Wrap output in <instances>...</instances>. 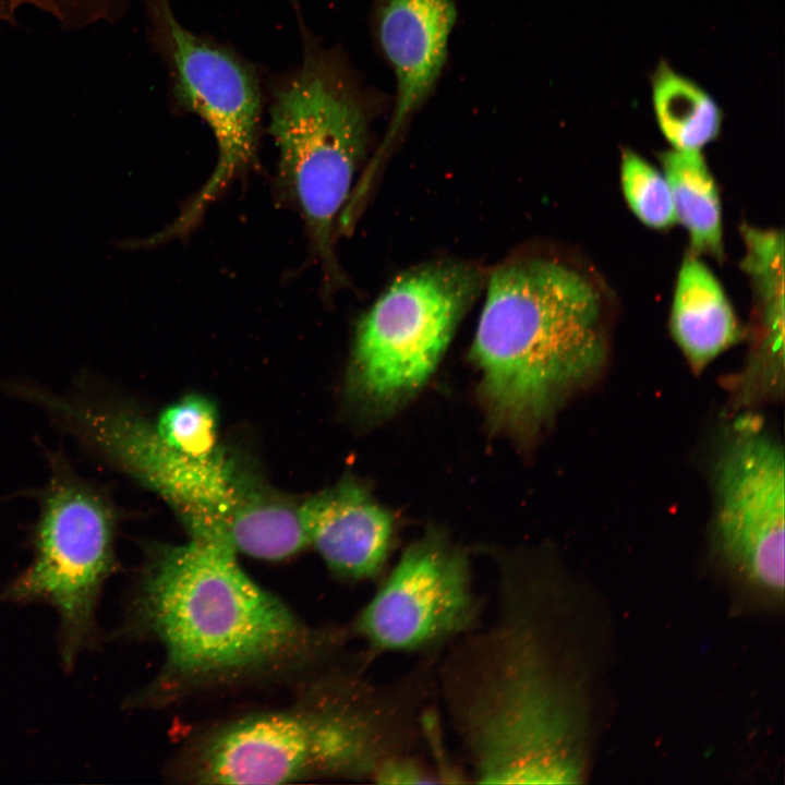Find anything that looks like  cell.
<instances>
[{"label":"cell","instance_id":"18","mask_svg":"<svg viewBox=\"0 0 785 785\" xmlns=\"http://www.w3.org/2000/svg\"><path fill=\"white\" fill-rule=\"evenodd\" d=\"M620 183L629 208L645 226L665 229L675 225L672 192L664 173L630 149L621 155Z\"/></svg>","mask_w":785,"mask_h":785},{"label":"cell","instance_id":"10","mask_svg":"<svg viewBox=\"0 0 785 785\" xmlns=\"http://www.w3.org/2000/svg\"><path fill=\"white\" fill-rule=\"evenodd\" d=\"M479 605L466 554L432 532L402 553L354 628L375 651H422L470 631Z\"/></svg>","mask_w":785,"mask_h":785},{"label":"cell","instance_id":"16","mask_svg":"<svg viewBox=\"0 0 785 785\" xmlns=\"http://www.w3.org/2000/svg\"><path fill=\"white\" fill-rule=\"evenodd\" d=\"M652 100L657 124L676 150H700L721 130L722 111L693 81L661 61L652 76Z\"/></svg>","mask_w":785,"mask_h":785},{"label":"cell","instance_id":"13","mask_svg":"<svg viewBox=\"0 0 785 785\" xmlns=\"http://www.w3.org/2000/svg\"><path fill=\"white\" fill-rule=\"evenodd\" d=\"M744 268L756 290L758 330L751 358L735 387L744 397L759 400L783 391V237L748 227L744 228Z\"/></svg>","mask_w":785,"mask_h":785},{"label":"cell","instance_id":"17","mask_svg":"<svg viewBox=\"0 0 785 785\" xmlns=\"http://www.w3.org/2000/svg\"><path fill=\"white\" fill-rule=\"evenodd\" d=\"M153 427L166 446L185 456L206 458L221 448L217 408L201 395H188L167 407Z\"/></svg>","mask_w":785,"mask_h":785},{"label":"cell","instance_id":"9","mask_svg":"<svg viewBox=\"0 0 785 785\" xmlns=\"http://www.w3.org/2000/svg\"><path fill=\"white\" fill-rule=\"evenodd\" d=\"M784 451L758 418L741 416L715 468L714 532L724 560L773 596L784 591Z\"/></svg>","mask_w":785,"mask_h":785},{"label":"cell","instance_id":"15","mask_svg":"<svg viewBox=\"0 0 785 785\" xmlns=\"http://www.w3.org/2000/svg\"><path fill=\"white\" fill-rule=\"evenodd\" d=\"M678 220L697 253L723 255L722 207L714 178L700 150L671 149L661 155Z\"/></svg>","mask_w":785,"mask_h":785},{"label":"cell","instance_id":"6","mask_svg":"<svg viewBox=\"0 0 785 785\" xmlns=\"http://www.w3.org/2000/svg\"><path fill=\"white\" fill-rule=\"evenodd\" d=\"M114 526L104 495L65 462L53 460L34 531L33 560L2 590L0 601L55 607L67 669L96 642V606L114 568Z\"/></svg>","mask_w":785,"mask_h":785},{"label":"cell","instance_id":"14","mask_svg":"<svg viewBox=\"0 0 785 785\" xmlns=\"http://www.w3.org/2000/svg\"><path fill=\"white\" fill-rule=\"evenodd\" d=\"M669 325L695 373L741 338V328L720 281L696 254L687 255L679 268Z\"/></svg>","mask_w":785,"mask_h":785},{"label":"cell","instance_id":"8","mask_svg":"<svg viewBox=\"0 0 785 785\" xmlns=\"http://www.w3.org/2000/svg\"><path fill=\"white\" fill-rule=\"evenodd\" d=\"M161 44L171 64L174 95L213 131L218 161L193 201L157 241L185 232L256 150L261 90L253 71L234 55L183 27L167 0H149Z\"/></svg>","mask_w":785,"mask_h":785},{"label":"cell","instance_id":"12","mask_svg":"<svg viewBox=\"0 0 785 785\" xmlns=\"http://www.w3.org/2000/svg\"><path fill=\"white\" fill-rule=\"evenodd\" d=\"M299 516L309 544L335 575L362 581L382 571L392 545L394 518L355 481L343 480L306 498Z\"/></svg>","mask_w":785,"mask_h":785},{"label":"cell","instance_id":"2","mask_svg":"<svg viewBox=\"0 0 785 785\" xmlns=\"http://www.w3.org/2000/svg\"><path fill=\"white\" fill-rule=\"evenodd\" d=\"M129 623L164 647L165 677L193 684L277 667L304 654L311 640L234 553L194 539L150 551Z\"/></svg>","mask_w":785,"mask_h":785},{"label":"cell","instance_id":"3","mask_svg":"<svg viewBox=\"0 0 785 785\" xmlns=\"http://www.w3.org/2000/svg\"><path fill=\"white\" fill-rule=\"evenodd\" d=\"M39 407L86 445L159 495L190 539L280 560L309 546L299 505L267 486L221 447L206 458L166 446L131 408L49 391Z\"/></svg>","mask_w":785,"mask_h":785},{"label":"cell","instance_id":"19","mask_svg":"<svg viewBox=\"0 0 785 785\" xmlns=\"http://www.w3.org/2000/svg\"><path fill=\"white\" fill-rule=\"evenodd\" d=\"M129 0H0V24H14L24 7L38 9L68 31L98 23L114 22L123 14Z\"/></svg>","mask_w":785,"mask_h":785},{"label":"cell","instance_id":"20","mask_svg":"<svg viewBox=\"0 0 785 785\" xmlns=\"http://www.w3.org/2000/svg\"><path fill=\"white\" fill-rule=\"evenodd\" d=\"M373 780L382 784H426L436 782L419 762L404 754L386 760L376 770Z\"/></svg>","mask_w":785,"mask_h":785},{"label":"cell","instance_id":"7","mask_svg":"<svg viewBox=\"0 0 785 785\" xmlns=\"http://www.w3.org/2000/svg\"><path fill=\"white\" fill-rule=\"evenodd\" d=\"M482 274L464 263H433L397 277L361 319L352 351V384L370 404L386 408L431 377Z\"/></svg>","mask_w":785,"mask_h":785},{"label":"cell","instance_id":"11","mask_svg":"<svg viewBox=\"0 0 785 785\" xmlns=\"http://www.w3.org/2000/svg\"><path fill=\"white\" fill-rule=\"evenodd\" d=\"M451 0H384L378 36L394 68L397 97L394 114L363 189L410 117L431 95L446 62L456 22Z\"/></svg>","mask_w":785,"mask_h":785},{"label":"cell","instance_id":"5","mask_svg":"<svg viewBox=\"0 0 785 785\" xmlns=\"http://www.w3.org/2000/svg\"><path fill=\"white\" fill-rule=\"evenodd\" d=\"M365 113L342 73L316 57L307 58L278 88L270 108L280 177L331 275L337 273L334 222L365 153Z\"/></svg>","mask_w":785,"mask_h":785},{"label":"cell","instance_id":"4","mask_svg":"<svg viewBox=\"0 0 785 785\" xmlns=\"http://www.w3.org/2000/svg\"><path fill=\"white\" fill-rule=\"evenodd\" d=\"M243 717L212 733L192 760L206 784H278L315 776H371L403 754L406 712L367 686Z\"/></svg>","mask_w":785,"mask_h":785},{"label":"cell","instance_id":"1","mask_svg":"<svg viewBox=\"0 0 785 785\" xmlns=\"http://www.w3.org/2000/svg\"><path fill=\"white\" fill-rule=\"evenodd\" d=\"M611 305L585 264L532 256L492 273L471 355L496 423L532 432L600 372Z\"/></svg>","mask_w":785,"mask_h":785}]
</instances>
